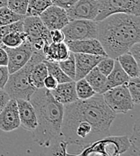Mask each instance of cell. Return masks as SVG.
<instances>
[{
	"label": "cell",
	"instance_id": "6da1fadb",
	"mask_svg": "<svg viewBox=\"0 0 140 156\" xmlns=\"http://www.w3.org/2000/svg\"><path fill=\"white\" fill-rule=\"evenodd\" d=\"M115 117L116 114L107 106L102 94H95L87 99H77L64 105L58 140L67 146L76 145L83 149L110 135V127Z\"/></svg>",
	"mask_w": 140,
	"mask_h": 156
},
{
	"label": "cell",
	"instance_id": "7a4b0ae2",
	"mask_svg": "<svg viewBox=\"0 0 140 156\" xmlns=\"http://www.w3.org/2000/svg\"><path fill=\"white\" fill-rule=\"evenodd\" d=\"M97 23V39L106 55L115 59L140 42V16L117 13Z\"/></svg>",
	"mask_w": 140,
	"mask_h": 156
},
{
	"label": "cell",
	"instance_id": "3957f363",
	"mask_svg": "<svg viewBox=\"0 0 140 156\" xmlns=\"http://www.w3.org/2000/svg\"><path fill=\"white\" fill-rule=\"evenodd\" d=\"M29 101L37 117V126L32 132V139L40 146L49 147L60 138L64 105L58 102L45 88L35 89Z\"/></svg>",
	"mask_w": 140,
	"mask_h": 156
},
{
	"label": "cell",
	"instance_id": "277c9868",
	"mask_svg": "<svg viewBox=\"0 0 140 156\" xmlns=\"http://www.w3.org/2000/svg\"><path fill=\"white\" fill-rule=\"evenodd\" d=\"M45 60V56L42 51H35L32 55L28 62L20 69L9 74L7 82L4 90L9 95L10 98H22L29 100L31 96L35 91V88L32 86L30 79V73L32 67Z\"/></svg>",
	"mask_w": 140,
	"mask_h": 156
},
{
	"label": "cell",
	"instance_id": "5b68a950",
	"mask_svg": "<svg viewBox=\"0 0 140 156\" xmlns=\"http://www.w3.org/2000/svg\"><path fill=\"white\" fill-rule=\"evenodd\" d=\"M128 148L129 140L128 135L112 136L110 134L86 145L77 155L117 156L127 153Z\"/></svg>",
	"mask_w": 140,
	"mask_h": 156
},
{
	"label": "cell",
	"instance_id": "8992f818",
	"mask_svg": "<svg viewBox=\"0 0 140 156\" xmlns=\"http://www.w3.org/2000/svg\"><path fill=\"white\" fill-rule=\"evenodd\" d=\"M23 33L26 40L36 50L42 51L45 44L51 43L50 31L39 16H25L23 19Z\"/></svg>",
	"mask_w": 140,
	"mask_h": 156
},
{
	"label": "cell",
	"instance_id": "52a82bcc",
	"mask_svg": "<svg viewBox=\"0 0 140 156\" xmlns=\"http://www.w3.org/2000/svg\"><path fill=\"white\" fill-rule=\"evenodd\" d=\"M102 95L107 106L115 114H127L135 108L136 104L126 85L112 88Z\"/></svg>",
	"mask_w": 140,
	"mask_h": 156
},
{
	"label": "cell",
	"instance_id": "ba28073f",
	"mask_svg": "<svg viewBox=\"0 0 140 156\" xmlns=\"http://www.w3.org/2000/svg\"><path fill=\"white\" fill-rule=\"evenodd\" d=\"M100 11L95 22L101 21L110 15L125 13L140 16V0H98Z\"/></svg>",
	"mask_w": 140,
	"mask_h": 156
},
{
	"label": "cell",
	"instance_id": "9c48e42d",
	"mask_svg": "<svg viewBox=\"0 0 140 156\" xmlns=\"http://www.w3.org/2000/svg\"><path fill=\"white\" fill-rule=\"evenodd\" d=\"M61 30L65 35V41L97 38V23L93 20H70Z\"/></svg>",
	"mask_w": 140,
	"mask_h": 156
},
{
	"label": "cell",
	"instance_id": "30bf717a",
	"mask_svg": "<svg viewBox=\"0 0 140 156\" xmlns=\"http://www.w3.org/2000/svg\"><path fill=\"white\" fill-rule=\"evenodd\" d=\"M3 47L8 56L7 69L10 74L23 67L31 59L33 52L37 51L27 40L15 48H9L5 46Z\"/></svg>",
	"mask_w": 140,
	"mask_h": 156
},
{
	"label": "cell",
	"instance_id": "8fae6325",
	"mask_svg": "<svg viewBox=\"0 0 140 156\" xmlns=\"http://www.w3.org/2000/svg\"><path fill=\"white\" fill-rule=\"evenodd\" d=\"M100 11L98 0H77L72 6L67 9L70 20L87 19L93 20Z\"/></svg>",
	"mask_w": 140,
	"mask_h": 156
},
{
	"label": "cell",
	"instance_id": "7c38bea8",
	"mask_svg": "<svg viewBox=\"0 0 140 156\" xmlns=\"http://www.w3.org/2000/svg\"><path fill=\"white\" fill-rule=\"evenodd\" d=\"M39 17L49 31L56 29L61 30L70 21L67 10L55 5L48 6Z\"/></svg>",
	"mask_w": 140,
	"mask_h": 156
},
{
	"label": "cell",
	"instance_id": "4fadbf2b",
	"mask_svg": "<svg viewBox=\"0 0 140 156\" xmlns=\"http://www.w3.org/2000/svg\"><path fill=\"white\" fill-rule=\"evenodd\" d=\"M20 127V117L16 100L10 98L0 112V130L12 132Z\"/></svg>",
	"mask_w": 140,
	"mask_h": 156
},
{
	"label": "cell",
	"instance_id": "5bb4252c",
	"mask_svg": "<svg viewBox=\"0 0 140 156\" xmlns=\"http://www.w3.org/2000/svg\"><path fill=\"white\" fill-rule=\"evenodd\" d=\"M68 46L70 51L75 53H87L93 55H100L106 57V52L104 51L100 41L97 38L92 39H83L75 41H65Z\"/></svg>",
	"mask_w": 140,
	"mask_h": 156
},
{
	"label": "cell",
	"instance_id": "9a60e30c",
	"mask_svg": "<svg viewBox=\"0 0 140 156\" xmlns=\"http://www.w3.org/2000/svg\"><path fill=\"white\" fill-rule=\"evenodd\" d=\"M15 100L20 117V126H22L26 131L33 132L37 126V117L32 105L29 100L22 98H17Z\"/></svg>",
	"mask_w": 140,
	"mask_h": 156
},
{
	"label": "cell",
	"instance_id": "2e32d148",
	"mask_svg": "<svg viewBox=\"0 0 140 156\" xmlns=\"http://www.w3.org/2000/svg\"><path fill=\"white\" fill-rule=\"evenodd\" d=\"M75 62V81L80 79H83L86 74L96 67L98 62L103 58V56L93 55L87 53H74Z\"/></svg>",
	"mask_w": 140,
	"mask_h": 156
},
{
	"label": "cell",
	"instance_id": "e0dca14e",
	"mask_svg": "<svg viewBox=\"0 0 140 156\" xmlns=\"http://www.w3.org/2000/svg\"><path fill=\"white\" fill-rule=\"evenodd\" d=\"M50 93L58 102L63 105L69 104L78 99L76 91H75V80L58 83L55 89L50 90Z\"/></svg>",
	"mask_w": 140,
	"mask_h": 156
},
{
	"label": "cell",
	"instance_id": "ac0fdd59",
	"mask_svg": "<svg viewBox=\"0 0 140 156\" xmlns=\"http://www.w3.org/2000/svg\"><path fill=\"white\" fill-rule=\"evenodd\" d=\"M42 51L45 56V60L54 62H59L67 59L71 52L66 42L58 44L51 42L49 44H45Z\"/></svg>",
	"mask_w": 140,
	"mask_h": 156
},
{
	"label": "cell",
	"instance_id": "d6986e66",
	"mask_svg": "<svg viewBox=\"0 0 140 156\" xmlns=\"http://www.w3.org/2000/svg\"><path fill=\"white\" fill-rule=\"evenodd\" d=\"M129 80L128 75L121 68L118 62L115 60L114 67L111 73L106 77V90L121 85H127Z\"/></svg>",
	"mask_w": 140,
	"mask_h": 156
},
{
	"label": "cell",
	"instance_id": "ffe728a7",
	"mask_svg": "<svg viewBox=\"0 0 140 156\" xmlns=\"http://www.w3.org/2000/svg\"><path fill=\"white\" fill-rule=\"evenodd\" d=\"M96 94H103L106 91V76H104L97 67H94L85 77Z\"/></svg>",
	"mask_w": 140,
	"mask_h": 156
},
{
	"label": "cell",
	"instance_id": "44dd1931",
	"mask_svg": "<svg viewBox=\"0 0 140 156\" xmlns=\"http://www.w3.org/2000/svg\"><path fill=\"white\" fill-rule=\"evenodd\" d=\"M116 60L129 78L139 77V64L128 51L119 55Z\"/></svg>",
	"mask_w": 140,
	"mask_h": 156
},
{
	"label": "cell",
	"instance_id": "7402d4cb",
	"mask_svg": "<svg viewBox=\"0 0 140 156\" xmlns=\"http://www.w3.org/2000/svg\"><path fill=\"white\" fill-rule=\"evenodd\" d=\"M48 76V69L44 61L36 63L31 70L30 79L35 89L44 88V80Z\"/></svg>",
	"mask_w": 140,
	"mask_h": 156
},
{
	"label": "cell",
	"instance_id": "603a6c76",
	"mask_svg": "<svg viewBox=\"0 0 140 156\" xmlns=\"http://www.w3.org/2000/svg\"><path fill=\"white\" fill-rule=\"evenodd\" d=\"M51 5V0H29L25 16H40Z\"/></svg>",
	"mask_w": 140,
	"mask_h": 156
},
{
	"label": "cell",
	"instance_id": "cb8c5ba5",
	"mask_svg": "<svg viewBox=\"0 0 140 156\" xmlns=\"http://www.w3.org/2000/svg\"><path fill=\"white\" fill-rule=\"evenodd\" d=\"M44 62L46 64L47 69H48V75H50V76L54 77L57 80L58 83L68 82V81L72 80L68 76H67L63 72V70L59 67L58 62L44 60Z\"/></svg>",
	"mask_w": 140,
	"mask_h": 156
},
{
	"label": "cell",
	"instance_id": "d4e9b609",
	"mask_svg": "<svg viewBox=\"0 0 140 156\" xmlns=\"http://www.w3.org/2000/svg\"><path fill=\"white\" fill-rule=\"evenodd\" d=\"M25 40L26 35L23 32H12L2 38L1 45L9 48H15L20 46Z\"/></svg>",
	"mask_w": 140,
	"mask_h": 156
},
{
	"label": "cell",
	"instance_id": "484cf974",
	"mask_svg": "<svg viewBox=\"0 0 140 156\" xmlns=\"http://www.w3.org/2000/svg\"><path fill=\"white\" fill-rule=\"evenodd\" d=\"M75 91L78 99H87L96 94L85 78L75 80Z\"/></svg>",
	"mask_w": 140,
	"mask_h": 156
},
{
	"label": "cell",
	"instance_id": "4316f807",
	"mask_svg": "<svg viewBox=\"0 0 140 156\" xmlns=\"http://www.w3.org/2000/svg\"><path fill=\"white\" fill-rule=\"evenodd\" d=\"M24 17H25V16L19 15V14L12 11L6 5L2 6L0 8V26L17 22L19 20L23 19Z\"/></svg>",
	"mask_w": 140,
	"mask_h": 156
},
{
	"label": "cell",
	"instance_id": "83f0119b",
	"mask_svg": "<svg viewBox=\"0 0 140 156\" xmlns=\"http://www.w3.org/2000/svg\"><path fill=\"white\" fill-rule=\"evenodd\" d=\"M139 121L138 120L135 123L133 133L130 137H128L129 140V148L130 151L129 154H135V155H140V131H139Z\"/></svg>",
	"mask_w": 140,
	"mask_h": 156
},
{
	"label": "cell",
	"instance_id": "f1b7e54d",
	"mask_svg": "<svg viewBox=\"0 0 140 156\" xmlns=\"http://www.w3.org/2000/svg\"><path fill=\"white\" fill-rule=\"evenodd\" d=\"M60 69L63 70V72L68 76L72 80H75V57H74V52H70L69 56L63 60L58 62Z\"/></svg>",
	"mask_w": 140,
	"mask_h": 156
},
{
	"label": "cell",
	"instance_id": "f546056e",
	"mask_svg": "<svg viewBox=\"0 0 140 156\" xmlns=\"http://www.w3.org/2000/svg\"><path fill=\"white\" fill-rule=\"evenodd\" d=\"M127 88L131 96V98L135 104H139L140 102V80L139 77L136 78H129Z\"/></svg>",
	"mask_w": 140,
	"mask_h": 156
},
{
	"label": "cell",
	"instance_id": "4dcf8cb0",
	"mask_svg": "<svg viewBox=\"0 0 140 156\" xmlns=\"http://www.w3.org/2000/svg\"><path fill=\"white\" fill-rule=\"evenodd\" d=\"M28 3L29 0H7L6 6L19 15L25 16Z\"/></svg>",
	"mask_w": 140,
	"mask_h": 156
},
{
	"label": "cell",
	"instance_id": "1f68e13d",
	"mask_svg": "<svg viewBox=\"0 0 140 156\" xmlns=\"http://www.w3.org/2000/svg\"><path fill=\"white\" fill-rule=\"evenodd\" d=\"M23 19L19 20L17 22L6 24V25L0 26V44H1L2 38L5 34H7L9 33H12V32H23Z\"/></svg>",
	"mask_w": 140,
	"mask_h": 156
},
{
	"label": "cell",
	"instance_id": "d6a6232c",
	"mask_svg": "<svg viewBox=\"0 0 140 156\" xmlns=\"http://www.w3.org/2000/svg\"><path fill=\"white\" fill-rule=\"evenodd\" d=\"M114 63H115V59L106 56V57H103L98 62L96 67L104 76L107 77L112 70V69L114 67Z\"/></svg>",
	"mask_w": 140,
	"mask_h": 156
},
{
	"label": "cell",
	"instance_id": "836d02e7",
	"mask_svg": "<svg viewBox=\"0 0 140 156\" xmlns=\"http://www.w3.org/2000/svg\"><path fill=\"white\" fill-rule=\"evenodd\" d=\"M50 38L52 43H62L65 42V35L60 29H56V30H51L50 31Z\"/></svg>",
	"mask_w": 140,
	"mask_h": 156
},
{
	"label": "cell",
	"instance_id": "e575fe53",
	"mask_svg": "<svg viewBox=\"0 0 140 156\" xmlns=\"http://www.w3.org/2000/svg\"><path fill=\"white\" fill-rule=\"evenodd\" d=\"M9 71H8V69L7 66H0V89H4L6 82H7V80H8V77H9Z\"/></svg>",
	"mask_w": 140,
	"mask_h": 156
},
{
	"label": "cell",
	"instance_id": "d590c367",
	"mask_svg": "<svg viewBox=\"0 0 140 156\" xmlns=\"http://www.w3.org/2000/svg\"><path fill=\"white\" fill-rule=\"evenodd\" d=\"M128 52L133 56V58L136 60V62L139 64L140 62V42L138 43H136L132 45L129 50H128Z\"/></svg>",
	"mask_w": 140,
	"mask_h": 156
},
{
	"label": "cell",
	"instance_id": "8d00e7d4",
	"mask_svg": "<svg viewBox=\"0 0 140 156\" xmlns=\"http://www.w3.org/2000/svg\"><path fill=\"white\" fill-rule=\"evenodd\" d=\"M77 0H51L52 5L60 6L64 9H68L70 6H72Z\"/></svg>",
	"mask_w": 140,
	"mask_h": 156
},
{
	"label": "cell",
	"instance_id": "74e56055",
	"mask_svg": "<svg viewBox=\"0 0 140 156\" xmlns=\"http://www.w3.org/2000/svg\"><path fill=\"white\" fill-rule=\"evenodd\" d=\"M58 83L57 80L50 75H48L44 80V88L48 89L49 91L55 89L58 86Z\"/></svg>",
	"mask_w": 140,
	"mask_h": 156
},
{
	"label": "cell",
	"instance_id": "f35d334b",
	"mask_svg": "<svg viewBox=\"0 0 140 156\" xmlns=\"http://www.w3.org/2000/svg\"><path fill=\"white\" fill-rule=\"evenodd\" d=\"M9 99H10L9 95L4 89H0V112L2 111V109L9 101Z\"/></svg>",
	"mask_w": 140,
	"mask_h": 156
},
{
	"label": "cell",
	"instance_id": "ab89813d",
	"mask_svg": "<svg viewBox=\"0 0 140 156\" xmlns=\"http://www.w3.org/2000/svg\"><path fill=\"white\" fill-rule=\"evenodd\" d=\"M8 56L3 46L0 47V66H7Z\"/></svg>",
	"mask_w": 140,
	"mask_h": 156
},
{
	"label": "cell",
	"instance_id": "60d3db41",
	"mask_svg": "<svg viewBox=\"0 0 140 156\" xmlns=\"http://www.w3.org/2000/svg\"><path fill=\"white\" fill-rule=\"evenodd\" d=\"M6 3H7V0H0V8L2 6L6 5Z\"/></svg>",
	"mask_w": 140,
	"mask_h": 156
}]
</instances>
